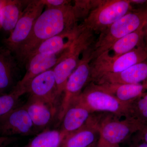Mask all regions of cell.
<instances>
[{"label": "cell", "instance_id": "cell-18", "mask_svg": "<svg viewBox=\"0 0 147 147\" xmlns=\"http://www.w3.org/2000/svg\"><path fill=\"white\" fill-rule=\"evenodd\" d=\"M30 1L4 0L0 9L1 29L10 34Z\"/></svg>", "mask_w": 147, "mask_h": 147}, {"label": "cell", "instance_id": "cell-22", "mask_svg": "<svg viewBox=\"0 0 147 147\" xmlns=\"http://www.w3.org/2000/svg\"><path fill=\"white\" fill-rule=\"evenodd\" d=\"M65 135L60 130L46 129L20 147H60Z\"/></svg>", "mask_w": 147, "mask_h": 147}, {"label": "cell", "instance_id": "cell-8", "mask_svg": "<svg viewBox=\"0 0 147 147\" xmlns=\"http://www.w3.org/2000/svg\"><path fill=\"white\" fill-rule=\"evenodd\" d=\"M77 98L92 113L105 112L120 118L126 115L128 104L119 101L92 82L88 84Z\"/></svg>", "mask_w": 147, "mask_h": 147}, {"label": "cell", "instance_id": "cell-28", "mask_svg": "<svg viewBox=\"0 0 147 147\" xmlns=\"http://www.w3.org/2000/svg\"><path fill=\"white\" fill-rule=\"evenodd\" d=\"M131 139L127 147H147V144L135 135Z\"/></svg>", "mask_w": 147, "mask_h": 147}, {"label": "cell", "instance_id": "cell-16", "mask_svg": "<svg viewBox=\"0 0 147 147\" xmlns=\"http://www.w3.org/2000/svg\"><path fill=\"white\" fill-rule=\"evenodd\" d=\"M24 105L38 132L47 129L56 115H58L57 108L32 96H29L28 100Z\"/></svg>", "mask_w": 147, "mask_h": 147}, {"label": "cell", "instance_id": "cell-34", "mask_svg": "<svg viewBox=\"0 0 147 147\" xmlns=\"http://www.w3.org/2000/svg\"><path fill=\"white\" fill-rule=\"evenodd\" d=\"M146 47H147V41L146 42Z\"/></svg>", "mask_w": 147, "mask_h": 147}, {"label": "cell", "instance_id": "cell-4", "mask_svg": "<svg viewBox=\"0 0 147 147\" xmlns=\"http://www.w3.org/2000/svg\"><path fill=\"white\" fill-rule=\"evenodd\" d=\"M133 9L129 0H101L81 25L99 34Z\"/></svg>", "mask_w": 147, "mask_h": 147}, {"label": "cell", "instance_id": "cell-11", "mask_svg": "<svg viewBox=\"0 0 147 147\" xmlns=\"http://www.w3.org/2000/svg\"><path fill=\"white\" fill-rule=\"evenodd\" d=\"M69 47L55 54H39L29 58L24 65L26 69V73L16 86L25 90L27 93V88L31 81L40 74L54 68L65 57Z\"/></svg>", "mask_w": 147, "mask_h": 147}, {"label": "cell", "instance_id": "cell-33", "mask_svg": "<svg viewBox=\"0 0 147 147\" xmlns=\"http://www.w3.org/2000/svg\"><path fill=\"white\" fill-rule=\"evenodd\" d=\"M2 1H0V9H1V5ZM0 29H1V24H0Z\"/></svg>", "mask_w": 147, "mask_h": 147}, {"label": "cell", "instance_id": "cell-3", "mask_svg": "<svg viewBox=\"0 0 147 147\" xmlns=\"http://www.w3.org/2000/svg\"><path fill=\"white\" fill-rule=\"evenodd\" d=\"M94 35L89 29L79 25L78 34L65 57L53 69L59 99L63 95L69 77L79 65L83 52L94 42Z\"/></svg>", "mask_w": 147, "mask_h": 147}, {"label": "cell", "instance_id": "cell-30", "mask_svg": "<svg viewBox=\"0 0 147 147\" xmlns=\"http://www.w3.org/2000/svg\"><path fill=\"white\" fill-rule=\"evenodd\" d=\"M131 6L138 5L140 6V8L144 7L147 5L146 0H129Z\"/></svg>", "mask_w": 147, "mask_h": 147}, {"label": "cell", "instance_id": "cell-7", "mask_svg": "<svg viewBox=\"0 0 147 147\" xmlns=\"http://www.w3.org/2000/svg\"><path fill=\"white\" fill-rule=\"evenodd\" d=\"M147 59V48L144 46L113 58L97 57L91 62L90 82H93L108 74L116 73Z\"/></svg>", "mask_w": 147, "mask_h": 147}, {"label": "cell", "instance_id": "cell-14", "mask_svg": "<svg viewBox=\"0 0 147 147\" xmlns=\"http://www.w3.org/2000/svg\"><path fill=\"white\" fill-rule=\"evenodd\" d=\"M19 66L13 53L0 45V94L11 91L19 82Z\"/></svg>", "mask_w": 147, "mask_h": 147}, {"label": "cell", "instance_id": "cell-32", "mask_svg": "<svg viewBox=\"0 0 147 147\" xmlns=\"http://www.w3.org/2000/svg\"><path fill=\"white\" fill-rule=\"evenodd\" d=\"M142 30L144 33V39L145 44H146L147 41V20L144 25V27L142 28Z\"/></svg>", "mask_w": 147, "mask_h": 147}, {"label": "cell", "instance_id": "cell-1", "mask_svg": "<svg viewBox=\"0 0 147 147\" xmlns=\"http://www.w3.org/2000/svg\"><path fill=\"white\" fill-rule=\"evenodd\" d=\"M72 1L58 8H46L36 21L30 34L14 55L19 65H24L30 53L41 42L57 35L79 28Z\"/></svg>", "mask_w": 147, "mask_h": 147}, {"label": "cell", "instance_id": "cell-23", "mask_svg": "<svg viewBox=\"0 0 147 147\" xmlns=\"http://www.w3.org/2000/svg\"><path fill=\"white\" fill-rule=\"evenodd\" d=\"M125 117L147 126V92L143 93L129 103Z\"/></svg>", "mask_w": 147, "mask_h": 147}, {"label": "cell", "instance_id": "cell-20", "mask_svg": "<svg viewBox=\"0 0 147 147\" xmlns=\"http://www.w3.org/2000/svg\"><path fill=\"white\" fill-rule=\"evenodd\" d=\"M79 29V26L75 30L55 36L41 42L29 55L24 65L28 59L34 55L55 54L67 49L76 38Z\"/></svg>", "mask_w": 147, "mask_h": 147}, {"label": "cell", "instance_id": "cell-35", "mask_svg": "<svg viewBox=\"0 0 147 147\" xmlns=\"http://www.w3.org/2000/svg\"></svg>", "mask_w": 147, "mask_h": 147}, {"label": "cell", "instance_id": "cell-25", "mask_svg": "<svg viewBox=\"0 0 147 147\" xmlns=\"http://www.w3.org/2000/svg\"><path fill=\"white\" fill-rule=\"evenodd\" d=\"M101 0H76L72 2V6L75 16L78 21H84L90 13L97 7Z\"/></svg>", "mask_w": 147, "mask_h": 147}, {"label": "cell", "instance_id": "cell-10", "mask_svg": "<svg viewBox=\"0 0 147 147\" xmlns=\"http://www.w3.org/2000/svg\"><path fill=\"white\" fill-rule=\"evenodd\" d=\"M38 132L24 105L17 107L0 120V136H28L36 135Z\"/></svg>", "mask_w": 147, "mask_h": 147}, {"label": "cell", "instance_id": "cell-5", "mask_svg": "<svg viewBox=\"0 0 147 147\" xmlns=\"http://www.w3.org/2000/svg\"><path fill=\"white\" fill-rule=\"evenodd\" d=\"M92 46L82 54L79 65L66 84L62 100L59 107L57 119L61 122L69 108L82 93L83 89L90 83L91 76Z\"/></svg>", "mask_w": 147, "mask_h": 147}, {"label": "cell", "instance_id": "cell-29", "mask_svg": "<svg viewBox=\"0 0 147 147\" xmlns=\"http://www.w3.org/2000/svg\"><path fill=\"white\" fill-rule=\"evenodd\" d=\"M136 137L147 144V126L143 127L135 134Z\"/></svg>", "mask_w": 147, "mask_h": 147}, {"label": "cell", "instance_id": "cell-2", "mask_svg": "<svg viewBox=\"0 0 147 147\" xmlns=\"http://www.w3.org/2000/svg\"><path fill=\"white\" fill-rule=\"evenodd\" d=\"M147 20V5L134 9L99 34L92 46V60L108 50L116 41L142 29Z\"/></svg>", "mask_w": 147, "mask_h": 147}, {"label": "cell", "instance_id": "cell-19", "mask_svg": "<svg viewBox=\"0 0 147 147\" xmlns=\"http://www.w3.org/2000/svg\"><path fill=\"white\" fill-rule=\"evenodd\" d=\"M144 46L146 45L142 28L117 40L108 50L97 57L103 58L117 57Z\"/></svg>", "mask_w": 147, "mask_h": 147}, {"label": "cell", "instance_id": "cell-21", "mask_svg": "<svg viewBox=\"0 0 147 147\" xmlns=\"http://www.w3.org/2000/svg\"><path fill=\"white\" fill-rule=\"evenodd\" d=\"M94 84L98 88L113 96L120 102L126 104L130 103L147 90L146 87L141 85Z\"/></svg>", "mask_w": 147, "mask_h": 147}, {"label": "cell", "instance_id": "cell-12", "mask_svg": "<svg viewBox=\"0 0 147 147\" xmlns=\"http://www.w3.org/2000/svg\"><path fill=\"white\" fill-rule=\"evenodd\" d=\"M53 69L34 77L29 84L26 91L30 96L43 100L54 108H57L59 99L57 94L56 79Z\"/></svg>", "mask_w": 147, "mask_h": 147}, {"label": "cell", "instance_id": "cell-6", "mask_svg": "<svg viewBox=\"0 0 147 147\" xmlns=\"http://www.w3.org/2000/svg\"><path fill=\"white\" fill-rule=\"evenodd\" d=\"M144 127L128 118L121 119L112 114L101 115L99 123L100 138L112 146H119Z\"/></svg>", "mask_w": 147, "mask_h": 147}, {"label": "cell", "instance_id": "cell-13", "mask_svg": "<svg viewBox=\"0 0 147 147\" xmlns=\"http://www.w3.org/2000/svg\"><path fill=\"white\" fill-rule=\"evenodd\" d=\"M101 115L94 113L86 123L65 137L60 147H94L99 140V123Z\"/></svg>", "mask_w": 147, "mask_h": 147}, {"label": "cell", "instance_id": "cell-24", "mask_svg": "<svg viewBox=\"0 0 147 147\" xmlns=\"http://www.w3.org/2000/svg\"><path fill=\"white\" fill-rule=\"evenodd\" d=\"M26 93L25 90L15 86L9 92L0 94V120L20 106V97Z\"/></svg>", "mask_w": 147, "mask_h": 147}, {"label": "cell", "instance_id": "cell-15", "mask_svg": "<svg viewBox=\"0 0 147 147\" xmlns=\"http://www.w3.org/2000/svg\"><path fill=\"white\" fill-rule=\"evenodd\" d=\"M92 83L141 85L147 88V59L118 73L105 74Z\"/></svg>", "mask_w": 147, "mask_h": 147}, {"label": "cell", "instance_id": "cell-26", "mask_svg": "<svg viewBox=\"0 0 147 147\" xmlns=\"http://www.w3.org/2000/svg\"><path fill=\"white\" fill-rule=\"evenodd\" d=\"M46 8H58L71 3V1L67 0H42Z\"/></svg>", "mask_w": 147, "mask_h": 147}, {"label": "cell", "instance_id": "cell-17", "mask_svg": "<svg viewBox=\"0 0 147 147\" xmlns=\"http://www.w3.org/2000/svg\"><path fill=\"white\" fill-rule=\"evenodd\" d=\"M93 113L77 98L69 108L61 121L60 130L66 136L82 127Z\"/></svg>", "mask_w": 147, "mask_h": 147}, {"label": "cell", "instance_id": "cell-27", "mask_svg": "<svg viewBox=\"0 0 147 147\" xmlns=\"http://www.w3.org/2000/svg\"><path fill=\"white\" fill-rule=\"evenodd\" d=\"M18 140L16 137H7L0 136V147H7L12 144Z\"/></svg>", "mask_w": 147, "mask_h": 147}, {"label": "cell", "instance_id": "cell-9", "mask_svg": "<svg viewBox=\"0 0 147 147\" xmlns=\"http://www.w3.org/2000/svg\"><path fill=\"white\" fill-rule=\"evenodd\" d=\"M44 7L42 0L30 1L13 30L3 40V45L14 55L28 39Z\"/></svg>", "mask_w": 147, "mask_h": 147}, {"label": "cell", "instance_id": "cell-31", "mask_svg": "<svg viewBox=\"0 0 147 147\" xmlns=\"http://www.w3.org/2000/svg\"><path fill=\"white\" fill-rule=\"evenodd\" d=\"M94 147H119V146L117 147L112 146L104 142L99 137V140L97 142V144Z\"/></svg>", "mask_w": 147, "mask_h": 147}]
</instances>
